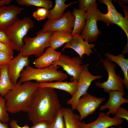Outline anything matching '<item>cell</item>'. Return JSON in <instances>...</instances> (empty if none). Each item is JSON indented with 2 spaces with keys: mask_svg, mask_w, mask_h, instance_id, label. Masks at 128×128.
Instances as JSON below:
<instances>
[{
  "mask_svg": "<svg viewBox=\"0 0 128 128\" xmlns=\"http://www.w3.org/2000/svg\"><path fill=\"white\" fill-rule=\"evenodd\" d=\"M98 6V4L96 2L86 12L87 17L85 26L81 32L83 38L89 43L96 41L101 32L98 29L97 25Z\"/></svg>",
  "mask_w": 128,
  "mask_h": 128,
  "instance_id": "obj_8",
  "label": "cell"
},
{
  "mask_svg": "<svg viewBox=\"0 0 128 128\" xmlns=\"http://www.w3.org/2000/svg\"><path fill=\"white\" fill-rule=\"evenodd\" d=\"M75 17L70 10L64 13L60 19L48 23H45L42 28L37 33L55 31H61L71 34L73 28Z\"/></svg>",
  "mask_w": 128,
  "mask_h": 128,
  "instance_id": "obj_12",
  "label": "cell"
},
{
  "mask_svg": "<svg viewBox=\"0 0 128 128\" xmlns=\"http://www.w3.org/2000/svg\"><path fill=\"white\" fill-rule=\"evenodd\" d=\"M78 82L66 81H56L55 82L39 83L38 87H47L58 89L66 91L72 96L76 92L77 90Z\"/></svg>",
  "mask_w": 128,
  "mask_h": 128,
  "instance_id": "obj_19",
  "label": "cell"
},
{
  "mask_svg": "<svg viewBox=\"0 0 128 128\" xmlns=\"http://www.w3.org/2000/svg\"><path fill=\"white\" fill-rule=\"evenodd\" d=\"M59 66L52 65L45 68H34L29 65L25 67L21 73L19 82L21 83L35 80L39 83L63 81L68 77L67 74L58 70Z\"/></svg>",
  "mask_w": 128,
  "mask_h": 128,
  "instance_id": "obj_3",
  "label": "cell"
},
{
  "mask_svg": "<svg viewBox=\"0 0 128 128\" xmlns=\"http://www.w3.org/2000/svg\"><path fill=\"white\" fill-rule=\"evenodd\" d=\"M100 61L103 63V66L107 72L108 78L106 81L103 82H95V85L103 89L104 91L107 93L115 91L124 92L123 79L121 78L120 74L117 75L116 74L115 64L107 58L104 59H101Z\"/></svg>",
  "mask_w": 128,
  "mask_h": 128,
  "instance_id": "obj_6",
  "label": "cell"
},
{
  "mask_svg": "<svg viewBox=\"0 0 128 128\" xmlns=\"http://www.w3.org/2000/svg\"><path fill=\"white\" fill-rule=\"evenodd\" d=\"M62 109L65 128H80V116L70 108L63 107Z\"/></svg>",
  "mask_w": 128,
  "mask_h": 128,
  "instance_id": "obj_24",
  "label": "cell"
},
{
  "mask_svg": "<svg viewBox=\"0 0 128 128\" xmlns=\"http://www.w3.org/2000/svg\"><path fill=\"white\" fill-rule=\"evenodd\" d=\"M105 56L111 62L113 61L120 67L123 73V84L127 89H128V59L125 58L122 54L115 55L106 53Z\"/></svg>",
  "mask_w": 128,
  "mask_h": 128,
  "instance_id": "obj_22",
  "label": "cell"
},
{
  "mask_svg": "<svg viewBox=\"0 0 128 128\" xmlns=\"http://www.w3.org/2000/svg\"><path fill=\"white\" fill-rule=\"evenodd\" d=\"M123 122L122 119L115 116L111 117L105 113L101 112L97 119L93 122L88 123L81 122L80 128H108L119 126Z\"/></svg>",
  "mask_w": 128,
  "mask_h": 128,
  "instance_id": "obj_16",
  "label": "cell"
},
{
  "mask_svg": "<svg viewBox=\"0 0 128 128\" xmlns=\"http://www.w3.org/2000/svg\"><path fill=\"white\" fill-rule=\"evenodd\" d=\"M89 64L84 65L83 70L80 74L78 82L77 90L75 94L66 102L67 104L70 105L71 109L75 110L77 103L79 99L87 92L92 82L94 80L101 78V75H94L88 70Z\"/></svg>",
  "mask_w": 128,
  "mask_h": 128,
  "instance_id": "obj_10",
  "label": "cell"
},
{
  "mask_svg": "<svg viewBox=\"0 0 128 128\" xmlns=\"http://www.w3.org/2000/svg\"><path fill=\"white\" fill-rule=\"evenodd\" d=\"M13 58L6 53L0 51V66L7 65Z\"/></svg>",
  "mask_w": 128,
  "mask_h": 128,
  "instance_id": "obj_31",
  "label": "cell"
},
{
  "mask_svg": "<svg viewBox=\"0 0 128 128\" xmlns=\"http://www.w3.org/2000/svg\"><path fill=\"white\" fill-rule=\"evenodd\" d=\"M61 108L54 89L38 87L34 92L27 113L33 125L43 121L50 123Z\"/></svg>",
  "mask_w": 128,
  "mask_h": 128,
  "instance_id": "obj_1",
  "label": "cell"
},
{
  "mask_svg": "<svg viewBox=\"0 0 128 128\" xmlns=\"http://www.w3.org/2000/svg\"><path fill=\"white\" fill-rule=\"evenodd\" d=\"M50 128H65L62 108L53 121L50 123Z\"/></svg>",
  "mask_w": 128,
  "mask_h": 128,
  "instance_id": "obj_28",
  "label": "cell"
},
{
  "mask_svg": "<svg viewBox=\"0 0 128 128\" xmlns=\"http://www.w3.org/2000/svg\"><path fill=\"white\" fill-rule=\"evenodd\" d=\"M39 83L19 81L4 97L7 111L12 114L22 111L27 112L30 106L34 92Z\"/></svg>",
  "mask_w": 128,
  "mask_h": 128,
  "instance_id": "obj_2",
  "label": "cell"
},
{
  "mask_svg": "<svg viewBox=\"0 0 128 128\" xmlns=\"http://www.w3.org/2000/svg\"><path fill=\"white\" fill-rule=\"evenodd\" d=\"M53 32L37 33V36L31 37L26 36L23 41L24 44L21 50L23 55H34L38 57L45 52L46 48L49 47V41Z\"/></svg>",
  "mask_w": 128,
  "mask_h": 128,
  "instance_id": "obj_5",
  "label": "cell"
},
{
  "mask_svg": "<svg viewBox=\"0 0 128 128\" xmlns=\"http://www.w3.org/2000/svg\"><path fill=\"white\" fill-rule=\"evenodd\" d=\"M116 1L119 5H123L124 4L128 3V0H117Z\"/></svg>",
  "mask_w": 128,
  "mask_h": 128,
  "instance_id": "obj_38",
  "label": "cell"
},
{
  "mask_svg": "<svg viewBox=\"0 0 128 128\" xmlns=\"http://www.w3.org/2000/svg\"><path fill=\"white\" fill-rule=\"evenodd\" d=\"M72 13L75 17L74 27L71 33L73 37L81 32L83 30L85 26L87 15L86 12L75 8H74Z\"/></svg>",
  "mask_w": 128,
  "mask_h": 128,
  "instance_id": "obj_23",
  "label": "cell"
},
{
  "mask_svg": "<svg viewBox=\"0 0 128 128\" xmlns=\"http://www.w3.org/2000/svg\"><path fill=\"white\" fill-rule=\"evenodd\" d=\"M0 42L9 45L12 48L10 43L7 35L5 31L0 29Z\"/></svg>",
  "mask_w": 128,
  "mask_h": 128,
  "instance_id": "obj_34",
  "label": "cell"
},
{
  "mask_svg": "<svg viewBox=\"0 0 128 128\" xmlns=\"http://www.w3.org/2000/svg\"><path fill=\"white\" fill-rule=\"evenodd\" d=\"M82 59L78 57L71 58L70 56L61 54L58 59L54 62L52 65L61 66L64 70L71 76V82H78L79 77L83 69Z\"/></svg>",
  "mask_w": 128,
  "mask_h": 128,
  "instance_id": "obj_9",
  "label": "cell"
},
{
  "mask_svg": "<svg viewBox=\"0 0 128 128\" xmlns=\"http://www.w3.org/2000/svg\"><path fill=\"white\" fill-rule=\"evenodd\" d=\"M34 26L30 18L25 17L18 19L5 30L13 50L21 51L24 44L23 38Z\"/></svg>",
  "mask_w": 128,
  "mask_h": 128,
  "instance_id": "obj_4",
  "label": "cell"
},
{
  "mask_svg": "<svg viewBox=\"0 0 128 128\" xmlns=\"http://www.w3.org/2000/svg\"><path fill=\"white\" fill-rule=\"evenodd\" d=\"M111 128H123L121 126H119V127L118 128H116L113 126H112L110 127Z\"/></svg>",
  "mask_w": 128,
  "mask_h": 128,
  "instance_id": "obj_40",
  "label": "cell"
},
{
  "mask_svg": "<svg viewBox=\"0 0 128 128\" xmlns=\"http://www.w3.org/2000/svg\"><path fill=\"white\" fill-rule=\"evenodd\" d=\"M50 123L46 121H43L39 122L33 125L31 128H50Z\"/></svg>",
  "mask_w": 128,
  "mask_h": 128,
  "instance_id": "obj_35",
  "label": "cell"
},
{
  "mask_svg": "<svg viewBox=\"0 0 128 128\" xmlns=\"http://www.w3.org/2000/svg\"><path fill=\"white\" fill-rule=\"evenodd\" d=\"M78 9L84 12H87L91 6L96 2V0H79Z\"/></svg>",
  "mask_w": 128,
  "mask_h": 128,
  "instance_id": "obj_30",
  "label": "cell"
},
{
  "mask_svg": "<svg viewBox=\"0 0 128 128\" xmlns=\"http://www.w3.org/2000/svg\"><path fill=\"white\" fill-rule=\"evenodd\" d=\"M49 13V10L44 8L37 7V10L33 13V17L40 21L47 18Z\"/></svg>",
  "mask_w": 128,
  "mask_h": 128,
  "instance_id": "obj_29",
  "label": "cell"
},
{
  "mask_svg": "<svg viewBox=\"0 0 128 128\" xmlns=\"http://www.w3.org/2000/svg\"><path fill=\"white\" fill-rule=\"evenodd\" d=\"M109 97L108 101L104 105L100 107V110L103 111L109 109L106 114H114L123 104L128 103V100L123 97L125 92L118 91H111L109 92Z\"/></svg>",
  "mask_w": 128,
  "mask_h": 128,
  "instance_id": "obj_17",
  "label": "cell"
},
{
  "mask_svg": "<svg viewBox=\"0 0 128 128\" xmlns=\"http://www.w3.org/2000/svg\"><path fill=\"white\" fill-rule=\"evenodd\" d=\"M106 100L104 97H97L87 91L79 99L75 106V110L80 114V121L93 114L101 104Z\"/></svg>",
  "mask_w": 128,
  "mask_h": 128,
  "instance_id": "obj_11",
  "label": "cell"
},
{
  "mask_svg": "<svg viewBox=\"0 0 128 128\" xmlns=\"http://www.w3.org/2000/svg\"><path fill=\"white\" fill-rule=\"evenodd\" d=\"M114 114L115 116L128 121V111L124 108L120 107Z\"/></svg>",
  "mask_w": 128,
  "mask_h": 128,
  "instance_id": "obj_32",
  "label": "cell"
},
{
  "mask_svg": "<svg viewBox=\"0 0 128 128\" xmlns=\"http://www.w3.org/2000/svg\"><path fill=\"white\" fill-rule=\"evenodd\" d=\"M0 128H9L6 123H3L0 121Z\"/></svg>",
  "mask_w": 128,
  "mask_h": 128,
  "instance_id": "obj_39",
  "label": "cell"
},
{
  "mask_svg": "<svg viewBox=\"0 0 128 128\" xmlns=\"http://www.w3.org/2000/svg\"><path fill=\"white\" fill-rule=\"evenodd\" d=\"M18 4L21 6H34L50 9L52 5L50 0H17Z\"/></svg>",
  "mask_w": 128,
  "mask_h": 128,
  "instance_id": "obj_26",
  "label": "cell"
},
{
  "mask_svg": "<svg viewBox=\"0 0 128 128\" xmlns=\"http://www.w3.org/2000/svg\"><path fill=\"white\" fill-rule=\"evenodd\" d=\"M100 3L105 4L107 6L108 12L106 14L102 13L98 9L97 21H101L108 26L114 24L118 25L123 31L128 40V18L118 12L111 0H99Z\"/></svg>",
  "mask_w": 128,
  "mask_h": 128,
  "instance_id": "obj_7",
  "label": "cell"
},
{
  "mask_svg": "<svg viewBox=\"0 0 128 128\" xmlns=\"http://www.w3.org/2000/svg\"><path fill=\"white\" fill-rule=\"evenodd\" d=\"M14 85L10 81L7 71V65L0 66V96L4 97L13 87Z\"/></svg>",
  "mask_w": 128,
  "mask_h": 128,
  "instance_id": "obj_25",
  "label": "cell"
},
{
  "mask_svg": "<svg viewBox=\"0 0 128 128\" xmlns=\"http://www.w3.org/2000/svg\"></svg>",
  "mask_w": 128,
  "mask_h": 128,
  "instance_id": "obj_41",
  "label": "cell"
},
{
  "mask_svg": "<svg viewBox=\"0 0 128 128\" xmlns=\"http://www.w3.org/2000/svg\"><path fill=\"white\" fill-rule=\"evenodd\" d=\"M95 44H89L88 41L84 40L81 32L78 33L73 36L72 40L65 44L62 50L66 48L73 49L79 55L81 59L84 54L89 56L93 53L92 49H94Z\"/></svg>",
  "mask_w": 128,
  "mask_h": 128,
  "instance_id": "obj_15",
  "label": "cell"
},
{
  "mask_svg": "<svg viewBox=\"0 0 128 128\" xmlns=\"http://www.w3.org/2000/svg\"><path fill=\"white\" fill-rule=\"evenodd\" d=\"M61 54L60 52L49 47L43 54L33 61V63L36 68H46L52 65L53 63L57 60Z\"/></svg>",
  "mask_w": 128,
  "mask_h": 128,
  "instance_id": "obj_18",
  "label": "cell"
},
{
  "mask_svg": "<svg viewBox=\"0 0 128 128\" xmlns=\"http://www.w3.org/2000/svg\"><path fill=\"white\" fill-rule=\"evenodd\" d=\"M23 8L10 5L0 8V29L5 30L18 19Z\"/></svg>",
  "mask_w": 128,
  "mask_h": 128,
  "instance_id": "obj_14",
  "label": "cell"
},
{
  "mask_svg": "<svg viewBox=\"0 0 128 128\" xmlns=\"http://www.w3.org/2000/svg\"><path fill=\"white\" fill-rule=\"evenodd\" d=\"M9 120L5 100L4 97L0 96V121L3 123H5Z\"/></svg>",
  "mask_w": 128,
  "mask_h": 128,
  "instance_id": "obj_27",
  "label": "cell"
},
{
  "mask_svg": "<svg viewBox=\"0 0 128 128\" xmlns=\"http://www.w3.org/2000/svg\"><path fill=\"white\" fill-rule=\"evenodd\" d=\"M66 0H55V5L52 9L49 10V13L47 17L48 20L45 23H48L57 20L63 16L66 9L71 5L77 3V1L65 4Z\"/></svg>",
  "mask_w": 128,
  "mask_h": 128,
  "instance_id": "obj_20",
  "label": "cell"
},
{
  "mask_svg": "<svg viewBox=\"0 0 128 128\" xmlns=\"http://www.w3.org/2000/svg\"><path fill=\"white\" fill-rule=\"evenodd\" d=\"M72 38L71 34L67 32L61 31H53L49 39V47L55 50L64 44L70 41Z\"/></svg>",
  "mask_w": 128,
  "mask_h": 128,
  "instance_id": "obj_21",
  "label": "cell"
},
{
  "mask_svg": "<svg viewBox=\"0 0 128 128\" xmlns=\"http://www.w3.org/2000/svg\"><path fill=\"white\" fill-rule=\"evenodd\" d=\"M28 56L23 55L21 50L16 57L13 58L7 65L8 74L11 82L14 84L17 82L22 72L26 66L29 65Z\"/></svg>",
  "mask_w": 128,
  "mask_h": 128,
  "instance_id": "obj_13",
  "label": "cell"
},
{
  "mask_svg": "<svg viewBox=\"0 0 128 128\" xmlns=\"http://www.w3.org/2000/svg\"><path fill=\"white\" fill-rule=\"evenodd\" d=\"M12 48L9 45L0 42V51L4 52L13 58V51Z\"/></svg>",
  "mask_w": 128,
  "mask_h": 128,
  "instance_id": "obj_33",
  "label": "cell"
},
{
  "mask_svg": "<svg viewBox=\"0 0 128 128\" xmlns=\"http://www.w3.org/2000/svg\"><path fill=\"white\" fill-rule=\"evenodd\" d=\"M11 0H0V8L6 5H8L11 2Z\"/></svg>",
  "mask_w": 128,
  "mask_h": 128,
  "instance_id": "obj_37",
  "label": "cell"
},
{
  "mask_svg": "<svg viewBox=\"0 0 128 128\" xmlns=\"http://www.w3.org/2000/svg\"><path fill=\"white\" fill-rule=\"evenodd\" d=\"M9 125L11 128H31L27 124H25L23 127L19 126L18 124L17 121L14 119L10 122Z\"/></svg>",
  "mask_w": 128,
  "mask_h": 128,
  "instance_id": "obj_36",
  "label": "cell"
}]
</instances>
